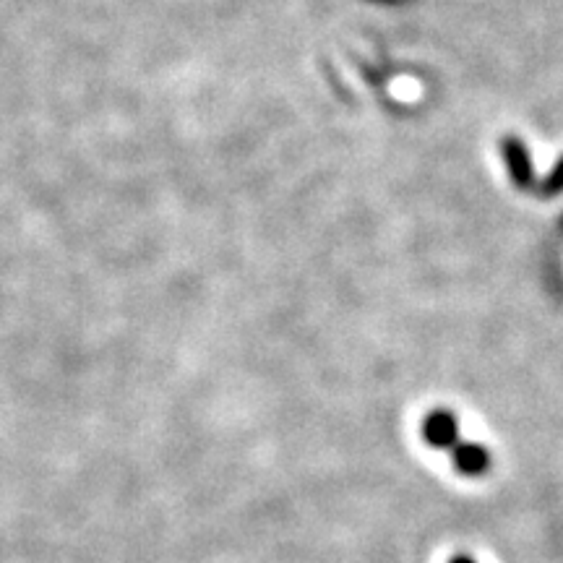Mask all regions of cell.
<instances>
[{"label":"cell","instance_id":"277c9868","mask_svg":"<svg viewBox=\"0 0 563 563\" xmlns=\"http://www.w3.org/2000/svg\"><path fill=\"white\" fill-rule=\"evenodd\" d=\"M540 191L545 193V196H556V193L563 191V157L558 159L556 167L550 170L548 178L543 180V188Z\"/></svg>","mask_w":563,"mask_h":563},{"label":"cell","instance_id":"3957f363","mask_svg":"<svg viewBox=\"0 0 563 563\" xmlns=\"http://www.w3.org/2000/svg\"><path fill=\"white\" fill-rule=\"evenodd\" d=\"M451 462L462 475L480 477L491 470V451L480 444H457L451 451Z\"/></svg>","mask_w":563,"mask_h":563},{"label":"cell","instance_id":"5b68a950","mask_svg":"<svg viewBox=\"0 0 563 563\" xmlns=\"http://www.w3.org/2000/svg\"><path fill=\"white\" fill-rule=\"evenodd\" d=\"M449 563H477V561H475V558H472V556H464V553H459V556L451 558Z\"/></svg>","mask_w":563,"mask_h":563},{"label":"cell","instance_id":"7a4b0ae2","mask_svg":"<svg viewBox=\"0 0 563 563\" xmlns=\"http://www.w3.org/2000/svg\"><path fill=\"white\" fill-rule=\"evenodd\" d=\"M501 154L506 159V167H509L511 180L517 183L519 188H530L532 186V157L527 152V144L517 136H506L501 141Z\"/></svg>","mask_w":563,"mask_h":563},{"label":"cell","instance_id":"6da1fadb","mask_svg":"<svg viewBox=\"0 0 563 563\" xmlns=\"http://www.w3.org/2000/svg\"><path fill=\"white\" fill-rule=\"evenodd\" d=\"M423 436L433 449H454L459 444V420L451 410H433L423 423Z\"/></svg>","mask_w":563,"mask_h":563}]
</instances>
